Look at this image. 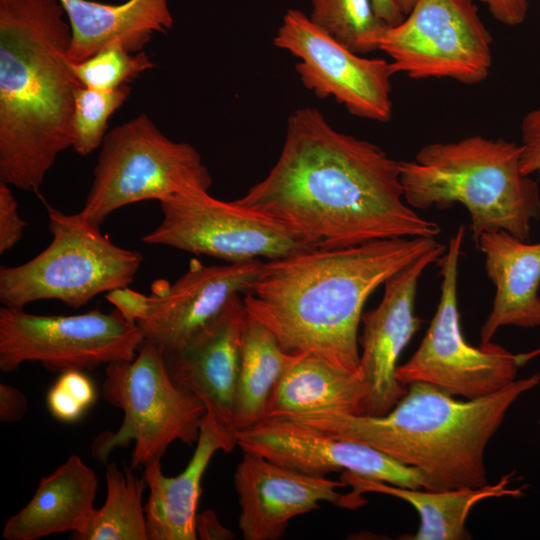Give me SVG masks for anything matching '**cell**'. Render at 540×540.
<instances>
[{
	"label": "cell",
	"mask_w": 540,
	"mask_h": 540,
	"mask_svg": "<svg viewBox=\"0 0 540 540\" xmlns=\"http://www.w3.org/2000/svg\"><path fill=\"white\" fill-rule=\"evenodd\" d=\"M105 297L126 319L132 322L142 319L149 307L150 297L148 295L128 287L112 290L106 293Z\"/></svg>",
	"instance_id": "d6a6232c"
},
{
	"label": "cell",
	"mask_w": 540,
	"mask_h": 540,
	"mask_svg": "<svg viewBox=\"0 0 540 540\" xmlns=\"http://www.w3.org/2000/svg\"><path fill=\"white\" fill-rule=\"evenodd\" d=\"M97 489L95 471L78 455H71L40 480L31 500L6 521L3 538L36 540L57 533H81L96 510Z\"/></svg>",
	"instance_id": "44dd1931"
},
{
	"label": "cell",
	"mask_w": 540,
	"mask_h": 540,
	"mask_svg": "<svg viewBox=\"0 0 540 540\" xmlns=\"http://www.w3.org/2000/svg\"><path fill=\"white\" fill-rule=\"evenodd\" d=\"M512 475H504L495 484L444 491L400 487L349 471L341 472L340 480L352 487L351 493L355 496L367 492L381 493L412 505L419 514L420 526L408 539L466 540L472 538L466 528V520L476 504L489 498L521 495L520 489L508 487Z\"/></svg>",
	"instance_id": "cb8c5ba5"
},
{
	"label": "cell",
	"mask_w": 540,
	"mask_h": 540,
	"mask_svg": "<svg viewBox=\"0 0 540 540\" xmlns=\"http://www.w3.org/2000/svg\"><path fill=\"white\" fill-rule=\"evenodd\" d=\"M439 243L397 237L268 260L244 295V306L285 351L312 353L357 373L358 329L367 299Z\"/></svg>",
	"instance_id": "7a4b0ae2"
},
{
	"label": "cell",
	"mask_w": 540,
	"mask_h": 540,
	"mask_svg": "<svg viewBox=\"0 0 540 540\" xmlns=\"http://www.w3.org/2000/svg\"><path fill=\"white\" fill-rule=\"evenodd\" d=\"M196 443L186 468L175 477L163 474L161 459L144 466L143 478L149 488L144 506L148 540L197 539L195 523L202 477L214 453L231 452L236 439L206 411Z\"/></svg>",
	"instance_id": "d6986e66"
},
{
	"label": "cell",
	"mask_w": 540,
	"mask_h": 540,
	"mask_svg": "<svg viewBox=\"0 0 540 540\" xmlns=\"http://www.w3.org/2000/svg\"><path fill=\"white\" fill-rule=\"evenodd\" d=\"M538 355H540V347L527 353L518 354V360L521 367L524 366L529 360L535 358Z\"/></svg>",
	"instance_id": "74e56055"
},
{
	"label": "cell",
	"mask_w": 540,
	"mask_h": 540,
	"mask_svg": "<svg viewBox=\"0 0 540 540\" xmlns=\"http://www.w3.org/2000/svg\"><path fill=\"white\" fill-rule=\"evenodd\" d=\"M403 14L406 16L415 5L416 0H398Z\"/></svg>",
	"instance_id": "f35d334b"
},
{
	"label": "cell",
	"mask_w": 540,
	"mask_h": 540,
	"mask_svg": "<svg viewBox=\"0 0 540 540\" xmlns=\"http://www.w3.org/2000/svg\"><path fill=\"white\" fill-rule=\"evenodd\" d=\"M102 396L123 412L120 427L93 441V458L108 462L111 452L134 442L130 466L136 469L161 459L175 441L197 442L204 404L170 378L160 351L144 341L132 360L107 365Z\"/></svg>",
	"instance_id": "ba28073f"
},
{
	"label": "cell",
	"mask_w": 540,
	"mask_h": 540,
	"mask_svg": "<svg viewBox=\"0 0 540 540\" xmlns=\"http://www.w3.org/2000/svg\"><path fill=\"white\" fill-rule=\"evenodd\" d=\"M300 355L285 351L267 327L247 316L234 404L235 433L265 418L275 385Z\"/></svg>",
	"instance_id": "d4e9b609"
},
{
	"label": "cell",
	"mask_w": 540,
	"mask_h": 540,
	"mask_svg": "<svg viewBox=\"0 0 540 540\" xmlns=\"http://www.w3.org/2000/svg\"><path fill=\"white\" fill-rule=\"evenodd\" d=\"M521 152L515 142L481 135L426 144L413 161L400 162L404 199L415 210L463 205L475 242L500 230L529 242L540 191L520 170Z\"/></svg>",
	"instance_id": "5b68a950"
},
{
	"label": "cell",
	"mask_w": 540,
	"mask_h": 540,
	"mask_svg": "<svg viewBox=\"0 0 540 540\" xmlns=\"http://www.w3.org/2000/svg\"><path fill=\"white\" fill-rule=\"evenodd\" d=\"M466 229L460 225L437 260L442 277L440 299L419 347L396 370L397 380L433 385L453 396L475 399L495 393L517 378L518 354L496 343L469 344L461 331L458 265Z\"/></svg>",
	"instance_id": "9c48e42d"
},
{
	"label": "cell",
	"mask_w": 540,
	"mask_h": 540,
	"mask_svg": "<svg viewBox=\"0 0 540 540\" xmlns=\"http://www.w3.org/2000/svg\"><path fill=\"white\" fill-rule=\"evenodd\" d=\"M195 530L199 539H229L233 534L221 525L215 513L206 510L196 516Z\"/></svg>",
	"instance_id": "d590c367"
},
{
	"label": "cell",
	"mask_w": 540,
	"mask_h": 540,
	"mask_svg": "<svg viewBox=\"0 0 540 540\" xmlns=\"http://www.w3.org/2000/svg\"><path fill=\"white\" fill-rule=\"evenodd\" d=\"M28 409V400L16 387L0 384V420L14 423L21 420Z\"/></svg>",
	"instance_id": "836d02e7"
},
{
	"label": "cell",
	"mask_w": 540,
	"mask_h": 540,
	"mask_svg": "<svg viewBox=\"0 0 540 540\" xmlns=\"http://www.w3.org/2000/svg\"><path fill=\"white\" fill-rule=\"evenodd\" d=\"M71 28L68 60L81 62L106 44L121 41L133 53L143 51L156 32L171 30L168 0H127L107 4L94 0H58Z\"/></svg>",
	"instance_id": "7402d4cb"
},
{
	"label": "cell",
	"mask_w": 540,
	"mask_h": 540,
	"mask_svg": "<svg viewBox=\"0 0 540 540\" xmlns=\"http://www.w3.org/2000/svg\"><path fill=\"white\" fill-rule=\"evenodd\" d=\"M26 226L10 185L0 182V254L12 249L22 239Z\"/></svg>",
	"instance_id": "4dcf8cb0"
},
{
	"label": "cell",
	"mask_w": 540,
	"mask_h": 540,
	"mask_svg": "<svg viewBox=\"0 0 540 540\" xmlns=\"http://www.w3.org/2000/svg\"><path fill=\"white\" fill-rule=\"evenodd\" d=\"M236 202L317 249L441 232L405 201L400 162L336 130L315 107L292 112L276 163Z\"/></svg>",
	"instance_id": "6da1fadb"
},
{
	"label": "cell",
	"mask_w": 540,
	"mask_h": 540,
	"mask_svg": "<svg viewBox=\"0 0 540 540\" xmlns=\"http://www.w3.org/2000/svg\"><path fill=\"white\" fill-rule=\"evenodd\" d=\"M313 24L352 52L364 55L379 50L389 27L375 13L371 0H311Z\"/></svg>",
	"instance_id": "4316f807"
},
{
	"label": "cell",
	"mask_w": 540,
	"mask_h": 540,
	"mask_svg": "<svg viewBox=\"0 0 540 540\" xmlns=\"http://www.w3.org/2000/svg\"><path fill=\"white\" fill-rule=\"evenodd\" d=\"M364 396L358 372L340 369L312 353L301 354L275 385L265 418L317 412L360 415Z\"/></svg>",
	"instance_id": "603a6c76"
},
{
	"label": "cell",
	"mask_w": 540,
	"mask_h": 540,
	"mask_svg": "<svg viewBox=\"0 0 540 540\" xmlns=\"http://www.w3.org/2000/svg\"><path fill=\"white\" fill-rule=\"evenodd\" d=\"M234 486L245 540L281 538L292 518L318 509L322 501L349 509L366 503L351 492L339 493L338 488L347 486L340 479L298 472L249 452H243Z\"/></svg>",
	"instance_id": "e0dca14e"
},
{
	"label": "cell",
	"mask_w": 540,
	"mask_h": 540,
	"mask_svg": "<svg viewBox=\"0 0 540 540\" xmlns=\"http://www.w3.org/2000/svg\"><path fill=\"white\" fill-rule=\"evenodd\" d=\"M500 23L516 26L524 22L527 11V0H479Z\"/></svg>",
	"instance_id": "e575fe53"
},
{
	"label": "cell",
	"mask_w": 540,
	"mask_h": 540,
	"mask_svg": "<svg viewBox=\"0 0 540 540\" xmlns=\"http://www.w3.org/2000/svg\"><path fill=\"white\" fill-rule=\"evenodd\" d=\"M160 203L162 220L141 238L227 263L279 259L316 249L272 218L209 191L178 194Z\"/></svg>",
	"instance_id": "7c38bea8"
},
{
	"label": "cell",
	"mask_w": 540,
	"mask_h": 540,
	"mask_svg": "<svg viewBox=\"0 0 540 540\" xmlns=\"http://www.w3.org/2000/svg\"><path fill=\"white\" fill-rule=\"evenodd\" d=\"M539 384L540 371L490 395L458 400L433 385L413 382L382 416L317 412L288 418L417 468L425 490L478 488L488 484L484 451L489 440L511 405Z\"/></svg>",
	"instance_id": "277c9868"
},
{
	"label": "cell",
	"mask_w": 540,
	"mask_h": 540,
	"mask_svg": "<svg viewBox=\"0 0 540 540\" xmlns=\"http://www.w3.org/2000/svg\"><path fill=\"white\" fill-rule=\"evenodd\" d=\"M446 247L439 243L387 279L378 306L362 315L358 373L365 396L360 415H385L406 394L408 387L397 380L396 370L402 351L420 328L421 319L414 314L418 282Z\"/></svg>",
	"instance_id": "2e32d148"
},
{
	"label": "cell",
	"mask_w": 540,
	"mask_h": 540,
	"mask_svg": "<svg viewBox=\"0 0 540 540\" xmlns=\"http://www.w3.org/2000/svg\"><path fill=\"white\" fill-rule=\"evenodd\" d=\"M377 16L389 27L396 26L405 18L398 0H371Z\"/></svg>",
	"instance_id": "8d00e7d4"
},
{
	"label": "cell",
	"mask_w": 540,
	"mask_h": 540,
	"mask_svg": "<svg viewBox=\"0 0 540 540\" xmlns=\"http://www.w3.org/2000/svg\"><path fill=\"white\" fill-rule=\"evenodd\" d=\"M476 244L495 286L491 311L480 329V342H491L499 328L540 326V242L531 244L500 230L483 233Z\"/></svg>",
	"instance_id": "ffe728a7"
},
{
	"label": "cell",
	"mask_w": 540,
	"mask_h": 540,
	"mask_svg": "<svg viewBox=\"0 0 540 540\" xmlns=\"http://www.w3.org/2000/svg\"><path fill=\"white\" fill-rule=\"evenodd\" d=\"M492 44L474 0H416L402 22L385 30L379 50L395 74L473 85L490 73Z\"/></svg>",
	"instance_id": "8fae6325"
},
{
	"label": "cell",
	"mask_w": 540,
	"mask_h": 540,
	"mask_svg": "<svg viewBox=\"0 0 540 540\" xmlns=\"http://www.w3.org/2000/svg\"><path fill=\"white\" fill-rule=\"evenodd\" d=\"M131 87L124 85L111 91L78 87L74 97L72 149L87 156L101 147L110 117L128 99Z\"/></svg>",
	"instance_id": "f1b7e54d"
},
{
	"label": "cell",
	"mask_w": 540,
	"mask_h": 540,
	"mask_svg": "<svg viewBox=\"0 0 540 540\" xmlns=\"http://www.w3.org/2000/svg\"><path fill=\"white\" fill-rule=\"evenodd\" d=\"M262 265V260L204 265L191 259L173 284L155 281L147 313L136 322L145 341L162 355L188 345L251 290Z\"/></svg>",
	"instance_id": "9a60e30c"
},
{
	"label": "cell",
	"mask_w": 540,
	"mask_h": 540,
	"mask_svg": "<svg viewBox=\"0 0 540 540\" xmlns=\"http://www.w3.org/2000/svg\"><path fill=\"white\" fill-rule=\"evenodd\" d=\"M129 465L119 468L105 464L107 494L84 531L71 535L74 540H148L142 498L147 484Z\"/></svg>",
	"instance_id": "484cf974"
},
{
	"label": "cell",
	"mask_w": 540,
	"mask_h": 540,
	"mask_svg": "<svg viewBox=\"0 0 540 540\" xmlns=\"http://www.w3.org/2000/svg\"><path fill=\"white\" fill-rule=\"evenodd\" d=\"M97 391L84 370L71 369L60 373L47 392L46 405L60 422L75 423L95 403Z\"/></svg>",
	"instance_id": "f546056e"
},
{
	"label": "cell",
	"mask_w": 540,
	"mask_h": 540,
	"mask_svg": "<svg viewBox=\"0 0 540 540\" xmlns=\"http://www.w3.org/2000/svg\"><path fill=\"white\" fill-rule=\"evenodd\" d=\"M247 316L244 300L239 297L188 345L162 355L172 381L196 396L234 436V404Z\"/></svg>",
	"instance_id": "ac0fdd59"
},
{
	"label": "cell",
	"mask_w": 540,
	"mask_h": 540,
	"mask_svg": "<svg viewBox=\"0 0 540 540\" xmlns=\"http://www.w3.org/2000/svg\"><path fill=\"white\" fill-rule=\"evenodd\" d=\"M58 0H0V182L36 192L73 145L81 86Z\"/></svg>",
	"instance_id": "3957f363"
},
{
	"label": "cell",
	"mask_w": 540,
	"mask_h": 540,
	"mask_svg": "<svg viewBox=\"0 0 540 540\" xmlns=\"http://www.w3.org/2000/svg\"><path fill=\"white\" fill-rule=\"evenodd\" d=\"M273 45L298 61L302 85L321 99L333 98L352 116L388 122L392 117L391 62L366 58L344 47L300 10H288Z\"/></svg>",
	"instance_id": "4fadbf2b"
},
{
	"label": "cell",
	"mask_w": 540,
	"mask_h": 540,
	"mask_svg": "<svg viewBox=\"0 0 540 540\" xmlns=\"http://www.w3.org/2000/svg\"><path fill=\"white\" fill-rule=\"evenodd\" d=\"M145 339L136 322L116 308L76 315H35L0 309V370L39 362L52 372L93 370L136 357Z\"/></svg>",
	"instance_id": "30bf717a"
},
{
	"label": "cell",
	"mask_w": 540,
	"mask_h": 540,
	"mask_svg": "<svg viewBox=\"0 0 540 540\" xmlns=\"http://www.w3.org/2000/svg\"><path fill=\"white\" fill-rule=\"evenodd\" d=\"M212 183L194 146L169 139L148 115L140 113L107 133L79 213L100 226L121 207L209 191Z\"/></svg>",
	"instance_id": "52a82bcc"
},
{
	"label": "cell",
	"mask_w": 540,
	"mask_h": 540,
	"mask_svg": "<svg viewBox=\"0 0 540 540\" xmlns=\"http://www.w3.org/2000/svg\"><path fill=\"white\" fill-rule=\"evenodd\" d=\"M70 68L84 87L111 91L128 85L144 71L154 67L144 52H130L121 41H113L87 59L72 63Z\"/></svg>",
	"instance_id": "83f0119b"
},
{
	"label": "cell",
	"mask_w": 540,
	"mask_h": 540,
	"mask_svg": "<svg viewBox=\"0 0 540 540\" xmlns=\"http://www.w3.org/2000/svg\"><path fill=\"white\" fill-rule=\"evenodd\" d=\"M521 139L520 170L530 176L540 171V106L523 117Z\"/></svg>",
	"instance_id": "1f68e13d"
},
{
	"label": "cell",
	"mask_w": 540,
	"mask_h": 540,
	"mask_svg": "<svg viewBox=\"0 0 540 540\" xmlns=\"http://www.w3.org/2000/svg\"><path fill=\"white\" fill-rule=\"evenodd\" d=\"M46 209L49 245L23 264L0 268L4 307L24 309L32 302L54 299L79 308L133 282L143 261L139 251L114 244L79 212L65 214L49 204Z\"/></svg>",
	"instance_id": "8992f818"
},
{
	"label": "cell",
	"mask_w": 540,
	"mask_h": 540,
	"mask_svg": "<svg viewBox=\"0 0 540 540\" xmlns=\"http://www.w3.org/2000/svg\"><path fill=\"white\" fill-rule=\"evenodd\" d=\"M235 439L243 452L298 472L325 476L349 471L400 487H425V477L417 468L404 465L371 446L334 437L296 419L265 418L237 431Z\"/></svg>",
	"instance_id": "5bb4252c"
}]
</instances>
